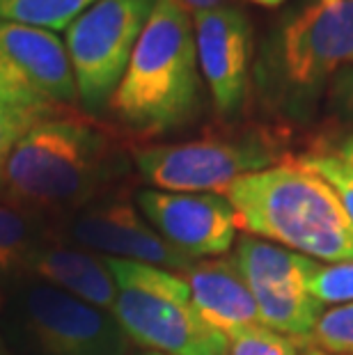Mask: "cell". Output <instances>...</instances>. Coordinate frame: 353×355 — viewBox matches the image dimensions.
Instances as JSON below:
<instances>
[{
    "instance_id": "cell-19",
    "label": "cell",
    "mask_w": 353,
    "mask_h": 355,
    "mask_svg": "<svg viewBox=\"0 0 353 355\" xmlns=\"http://www.w3.org/2000/svg\"><path fill=\"white\" fill-rule=\"evenodd\" d=\"M310 344L330 355H353V303L326 309L314 326Z\"/></svg>"
},
{
    "instance_id": "cell-10",
    "label": "cell",
    "mask_w": 353,
    "mask_h": 355,
    "mask_svg": "<svg viewBox=\"0 0 353 355\" xmlns=\"http://www.w3.org/2000/svg\"><path fill=\"white\" fill-rule=\"evenodd\" d=\"M136 207L159 236L193 261L216 259L236 243V214L221 193L140 191Z\"/></svg>"
},
{
    "instance_id": "cell-31",
    "label": "cell",
    "mask_w": 353,
    "mask_h": 355,
    "mask_svg": "<svg viewBox=\"0 0 353 355\" xmlns=\"http://www.w3.org/2000/svg\"><path fill=\"white\" fill-rule=\"evenodd\" d=\"M142 355H161V353H152V351H145V353H142Z\"/></svg>"
},
{
    "instance_id": "cell-26",
    "label": "cell",
    "mask_w": 353,
    "mask_h": 355,
    "mask_svg": "<svg viewBox=\"0 0 353 355\" xmlns=\"http://www.w3.org/2000/svg\"><path fill=\"white\" fill-rule=\"evenodd\" d=\"M333 152L337 154V156H342L344 161H347L351 168H353V133L351 135H347V138H344L340 145H337Z\"/></svg>"
},
{
    "instance_id": "cell-24",
    "label": "cell",
    "mask_w": 353,
    "mask_h": 355,
    "mask_svg": "<svg viewBox=\"0 0 353 355\" xmlns=\"http://www.w3.org/2000/svg\"><path fill=\"white\" fill-rule=\"evenodd\" d=\"M330 96H333V103L337 112L353 124V67L347 71L337 73L333 80V87H330Z\"/></svg>"
},
{
    "instance_id": "cell-22",
    "label": "cell",
    "mask_w": 353,
    "mask_h": 355,
    "mask_svg": "<svg viewBox=\"0 0 353 355\" xmlns=\"http://www.w3.org/2000/svg\"><path fill=\"white\" fill-rule=\"evenodd\" d=\"M0 108L30 110V112H55V105L42 101L0 58Z\"/></svg>"
},
{
    "instance_id": "cell-18",
    "label": "cell",
    "mask_w": 353,
    "mask_h": 355,
    "mask_svg": "<svg viewBox=\"0 0 353 355\" xmlns=\"http://www.w3.org/2000/svg\"><path fill=\"white\" fill-rule=\"evenodd\" d=\"M296 163L303 165L305 170L319 175L326 184L333 188V193L340 200L344 214L349 216L353 223V168L337 156L333 149H319V152H310L296 158Z\"/></svg>"
},
{
    "instance_id": "cell-3",
    "label": "cell",
    "mask_w": 353,
    "mask_h": 355,
    "mask_svg": "<svg viewBox=\"0 0 353 355\" xmlns=\"http://www.w3.org/2000/svg\"><path fill=\"white\" fill-rule=\"evenodd\" d=\"M200 103V64L193 14L182 0H156L110 110L147 133L186 124Z\"/></svg>"
},
{
    "instance_id": "cell-29",
    "label": "cell",
    "mask_w": 353,
    "mask_h": 355,
    "mask_svg": "<svg viewBox=\"0 0 353 355\" xmlns=\"http://www.w3.org/2000/svg\"><path fill=\"white\" fill-rule=\"evenodd\" d=\"M305 355H330V353H324V351H317V349H307Z\"/></svg>"
},
{
    "instance_id": "cell-2",
    "label": "cell",
    "mask_w": 353,
    "mask_h": 355,
    "mask_svg": "<svg viewBox=\"0 0 353 355\" xmlns=\"http://www.w3.org/2000/svg\"><path fill=\"white\" fill-rule=\"evenodd\" d=\"M223 195L248 236L271 241L314 261L353 259V223L337 195L296 161L236 179Z\"/></svg>"
},
{
    "instance_id": "cell-13",
    "label": "cell",
    "mask_w": 353,
    "mask_h": 355,
    "mask_svg": "<svg viewBox=\"0 0 353 355\" xmlns=\"http://www.w3.org/2000/svg\"><path fill=\"white\" fill-rule=\"evenodd\" d=\"M24 277L55 286L87 305L112 314L117 289L106 257L49 236L30 254Z\"/></svg>"
},
{
    "instance_id": "cell-23",
    "label": "cell",
    "mask_w": 353,
    "mask_h": 355,
    "mask_svg": "<svg viewBox=\"0 0 353 355\" xmlns=\"http://www.w3.org/2000/svg\"><path fill=\"white\" fill-rule=\"evenodd\" d=\"M55 115V112H30V110H14L0 108V177H3L5 163L10 158L12 149L24 138L26 131L40 119Z\"/></svg>"
},
{
    "instance_id": "cell-5",
    "label": "cell",
    "mask_w": 353,
    "mask_h": 355,
    "mask_svg": "<svg viewBox=\"0 0 353 355\" xmlns=\"http://www.w3.org/2000/svg\"><path fill=\"white\" fill-rule=\"evenodd\" d=\"M0 335L14 355H129V337L106 309L21 277L0 298Z\"/></svg>"
},
{
    "instance_id": "cell-14",
    "label": "cell",
    "mask_w": 353,
    "mask_h": 355,
    "mask_svg": "<svg viewBox=\"0 0 353 355\" xmlns=\"http://www.w3.org/2000/svg\"><path fill=\"white\" fill-rule=\"evenodd\" d=\"M182 275L195 307L225 337L236 328L259 323L252 291L232 257L200 259Z\"/></svg>"
},
{
    "instance_id": "cell-6",
    "label": "cell",
    "mask_w": 353,
    "mask_h": 355,
    "mask_svg": "<svg viewBox=\"0 0 353 355\" xmlns=\"http://www.w3.org/2000/svg\"><path fill=\"white\" fill-rule=\"evenodd\" d=\"M156 0H99L64 30L78 103L103 110L122 80Z\"/></svg>"
},
{
    "instance_id": "cell-7",
    "label": "cell",
    "mask_w": 353,
    "mask_h": 355,
    "mask_svg": "<svg viewBox=\"0 0 353 355\" xmlns=\"http://www.w3.org/2000/svg\"><path fill=\"white\" fill-rule=\"evenodd\" d=\"M277 154L257 135L149 145L133 152L138 175L154 191L225 193L252 172L275 165Z\"/></svg>"
},
{
    "instance_id": "cell-9",
    "label": "cell",
    "mask_w": 353,
    "mask_h": 355,
    "mask_svg": "<svg viewBox=\"0 0 353 355\" xmlns=\"http://www.w3.org/2000/svg\"><path fill=\"white\" fill-rule=\"evenodd\" d=\"M62 243H71L83 250L108 257L159 266L175 273H186L193 266L191 257L175 250L168 241L159 236L138 207L122 200L89 202L71 214L51 232Z\"/></svg>"
},
{
    "instance_id": "cell-1",
    "label": "cell",
    "mask_w": 353,
    "mask_h": 355,
    "mask_svg": "<svg viewBox=\"0 0 353 355\" xmlns=\"http://www.w3.org/2000/svg\"><path fill=\"white\" fill-rule=\"evenodd\" d=\"M119 172L122 158L106 131L85 119L49 115L12 149L0 177V198L37 216H67L94 202Z\"/></svg>"
},
{
    "instance_id": "cell-15",
    "label": "cell",
    "mask_w": 353,
    "mask_h": 355,
    "mask_svg": "<svg viewBox=\"0 0 353 355\" xmlns=\"http://www.w3.org/2000/svg\"><path fill=\"white\" fill-rule=\"evenodd\" d=\"M232 259L252 293L307 291V282L319 266L310 257L248 234L234 243Z\"/></svg>"
},
{
    "instance_id": "cell-21",
    "label": "cell",
    "mask_w": 353,
    "mask_h": 355,
    "mask_svg": "<svg viewBox=\"0 0 353 355\" xmlns=\"http://www.w3.org/2000/svg\"><path fill=\"white\" fill-rule=\"evenodd\" d=\"M307 291L321 305L353 303V259L337 263H319L307 282Z\"/></svg>"
},
{
    "instance_id": "cell-30",
    "label": "cell",
    "mask_w": 353,
    "mask_h": 355,
    "mask_svg": "<svg viewBox=\"0 0 353 355\" xmlns=\"http://www.w3.org/2000/svg\"><path fill=\"white\" fill-rule=\"evenodd\" d=\"M319 3H324V5H333V3H337V0H319Z\"/></svg>"
},
{
    "instance_id": "cell-12",
    "label": "cell",
    "mask_w": 353,
    "mask_h": 355,
    "mask_svg": "<svg viewBox=\"0 0 353 355\" xmlns=\"http://www.w3.org/2000/svg\"><path fill=\"white\" fill-rule=\"evenodd\" d=\"M0 58L49 105L78 103L69 51L53 30L0 21Z\"/></svg>"
},
{
    "instance_id": "cell-28",
    "label": "cell",
    "mask_w": 353,
    "mask_h": 355,
    "mask_svg": "<svg viewBox=\"0 0 353 355\" xmlns=\"http://www.w3.org/2000/svg\"><path fill=\"white\" fill-rule=\"evenodd\" d=\"M0 355H14L10 346H7V342H5V337H3V335H0Z\"/></svg>"
},
{
    "instance_id": "cell-11",
    "label": "cell",
    "mask_w": 353,
    "mask_h": 355,
    "mask_svg": "<svg viewBox=\"0 0 353 355\" xmlns=\"http://www.w3.org/2000/svg\"><path fill=\"white\" fill-rule=\"evenodd\" d=\"M200 76L225 117L243 108L252 64V28L239 7L221 5L193 14Z\"/></svg>"
},
{
    "instance_id": "cell-20",
    "label": "cell",
    "mask_w": 353,
    "mask_h": 355,
    "mask_svg": "<svg viewBox=\"0 0 353 355\" xmlns=\"http://www.w3.org/2000/svg\"><path fill=\"white\" fill-rule=\"evenodd\" d=\"M230 355H300L298 342L271 328L255 323L227 335Z\"/></svg>"
},
{
    "instance_id": "cell-17",
    "label": "cell",
    "mask_w": 353,
    "mask_h": 355,
    "mask_svg": "<svg viewBox=\"0 0 353 355\" xmlns=\"http://www.w3.org/2000/svg\"><path fill=\"white\" fill-rule=\"evenodd\" d=\"M99 0H0V21L46 30H67Z\"/></svg>"
},
{
    "instance_id": "cell-25",
    "label": "cell",
    "mask_w": 353,
    "mask_h": 355,
    "mask_svg": "<svg viewBox=\"0 0 353 355\" xmlns=\"http://www.w3.org/2000/svg\"><path fill=\"white\" fill-rule=\"evenodd\" d=\"M182 3L189 7L191 14H195V12H205V10H214V7H221L225 0H182Z\"/></svg>"
},
{
    "instance_id": "cell-27",
    "label": "cell",
    "mask_w": 353,
    "mask_h": 355,
    "mask_svg": "<svg viewBox=\"0 0 353 355\" xmlns=\"http://www.w3.org/2000/svg\"><path fill=\"white\" fill-rule=\"evenodd\" d=\"M252 3L257 5H264V7H277L280 3H284V0H252Z\"/></svg>"
},
{
    "instance_id": "cell-8",
    "label": "cell",
    "mask_w": 353,
    "mask_h": 355,
    "mask_svg": "<svg viewBox=\"0 0 353 355\" xmlns=\"http://www.w3.org/2000/svg\"><path fill=\"white\" fill-rule=\"evenodd\" d=\"M282 85L294 94H312L326 80L353 67V0L310 5L280 30L273 58Z\"/></svg>"
},
{
    "instance_id": "cell-16",
    "label": "cell",
    "mask_w": 353,
    "mask_h": 355,
    "mask_svg": "<svg viewBox=\"0 0 353 355\" xmlns=\"http://www.w3.org/2000/svg\"><path fill=\"white\" fill-rule=\"evenodd\" d=\"M51 236L42 218L0 202V279H21L37 245Z\"/></svg>"
},
{
    "instance_id": "cell-4",
    "label": "cell",
    "mask_w": 353,
    "mask_h": 355,
    "mask_svg": "<svg viewBox=\"0 0 353 355\" xmlns=\"http://www.w3.org/2000/svg\"><path fill=\"white\" fill-rule=\"evenodd\" d=\"M117 298L112 316L129 342L161 355H230L227 337L195 307L182 273L108 259Z\"/></svg>"
}]
</instances>
